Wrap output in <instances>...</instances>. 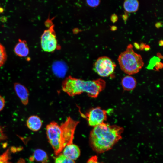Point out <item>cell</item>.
<instances>
[{"label":"cell","mask_w":163,"mask_h":163,"mask_svg":"<svg viewBox=\"0 0 163 163\" xmlns=\"http://www.w3.org/2000/svg\"><path fill=\"white\" fill-rule=\"evenodd\" d=\"M62 154L67 158L74 160L79 156L80 151L77 145L72 143L67 145L64 148Z\"/></svg>","instance_id":"obj_10"},{"label":"cell","mask_w":163,"mask_h":163,"mask_svg":"<svg viewBox=\"0 0 163 163\" xmlns=\"http://www.w3.org/2000/svg\"><path fill=\"white\" fill-rule=\"evenodd\" d=\"M84 117L89 126L94 127L104 122L107 119V112L100 107L91 109Z\"/></svg>","instance_id":"obj_8"},{"label":"cell","mask_w":163,"mask_h":163,"mask_svg":"<svg viewBox=\"0 0 163 163\" xmlns=\"http://www.w3.org/2000/svg\"><path fill=\"white\" fill-rule=\"evenodd\" d=\"M6 136L4 133L2 129L0 126V141L6 139Z\"/></svg>","instance_id":"obj_21"},{"label":"cell","mask_w":163,"mask_h":163,"mask_svg":"<svg viewBox=\"0 0 163 163\" xmlns=\"http://www.w3.org/2000/svg\"><path fill=\"white\" fill-rule=\"evenodd\" d=\"M163 41L162 40H160L159 42V45L161 46H162L163 44Z\"/></svg>","instance_id":"obj_29"},{"label":"cell","mask_w":163,"mask_h":163,"mask_svg":"<svg viewBox=\"0 0 163 163\" xmlns=\"http://www.w3.org/2000/svg\"><path fill=\"white\" fill-rule=\"evenodd\" d=\"M136 81L133 77L127 75L124 77L122 79L121 84L123 89L125 91H130L134 89L136 85Z\"/></svg>","instance_id":"obj_13"},{"label":"cell","mask_w":163,"mask_h":163,"mask_svg":"<svg viewBox=\"0 0 163 163\" xmlns=\"http://www.w3.org/2000/svg\"><path fill=\"white\" fill-rule=\"evenodd\" d=\"M117 29V27L116 26H113L111 27V29L112 30L114 31L116 30Z\"/></svg>","instance_id":"obj_28"},{"label":"cell","mask_w":163,"mask_h":163,"mask_svg":"<svg viewBox=\"0 0 163 163\" xmlns=\"http://www.w3.org/2000/svg\"><path fill=\"white\" fill-rule=\"evenodd\" d=\"M26 124L30 129L32 131H37L41 128L42 122L38 116L33 115L28 117L27 121Z\"/></svg>","instance_id":"obj_12"},{"label":"cell","mask_w":163,"mask_h":163,"mask_svg":"<svg viewBox=\"0 0 163 163\" xmlns=\"http://www.w3.org/2000/svg\"><path fill=\"white\" fill-rule=\"evenodd\" d=\"M14 87L17 95L22 103L24 105H27L29 102V96L27 89L24 85L18 82L14 83Z\"/></svg>","instance_id":"obj_9"},{"label":"cell","mask_w":163,"mask_h":163,"mask_svg":"<svg viewBox=\"0 0 163 163\" xmlns=\"http://www.w3.org/2000/svg\"><path fill=\"white\" fill-rule=\"evenodd\" d=\"M17 163H25V161L24 159L21 158L19 160Z\"/></svg>","instance_id":"obj_24"},{"label":"cell","mask_w":163,"mask_h":163,"mask_svg":"<svg viewBox=\"0 0 163 163\" xmlns=\"http://www.w3.org/2000/svg\"><path fill=\"white\" fill-rule=\"evenodd\" d=\"M134 46L137 49H139L140 47H139V45L138 44V43H134Z\"/></svg>","instance_id":"obj_25"},{"label":"cell","mask_w":163,"mask_h":163,"mask_svg":"<svg viewBox=\"0 0 163 163\" xmlns=\"http://www.w3.org/2000/svg\"><path fill=\"white\" fill-rule=\"evenodd\" d=\"M145 45L144 43H142L139 46L140 49L141 50H143L144 49V48L145 46Z\"/></svg>","instance_id":"obj_23"},{"label":"cell","mask_w":163,"mask_h":163,"mask_svg":"<svg viewBox=\"0 0 163 163\" xmlns=\"http://www.w3.org/2000/svg\"><path fill=\"white\" fill-rule=\"evenodd\" d=\"M79 123L78 121L74 120L69 116L60 125L63 149L67 145L73 143L75 131Z\"/></svg>","instance_id":"obj_5"},{"label":"cell","mask_w":163,"mask_h":163,"mask_svg":"<svg viewBox=\"0 0 163 163\" xmlns=\"http://www.w3.org/2000/svg\"><path fill=\"white\" fill-rule=\"evenodd\" d=\"M48 159V156L46 152L43 150L38 149L34 151L29 159L31 161L35 160L42 163H47Z\"/></svg>","instance_id":"obj_14"},{"label":"cell","mask_w":163,"mask_h":163,"mask_svg":"<svg viewBox=\"0 0 163 163\" xmlns=\"http://www.w3.org/2000/svg\"><path fill=\"white\" fill-rule=\"evenodd\" d=\"M157 56L158 58H162V56L161 55L160 53H158L157 54Z\"/></svg>","instance_id":"obj_27"},{"label":"cell","mask_w":163,"mask_h":163,"mask_svg":"<svg viewBox=\"0 0 163 163\" xmlns=\"http://www.w3.org/2000/svg\"><path fill=\"white\" fill-rule=\"evenodd\" d=\"M106 82L101 78L85 81L71 76L66 78L62 82V91L71 97L85 92L92 98H96L105 88Z\"/></svg>","instance_id":"obj_2"},{"label":"cell","mask_w":163,"mask_h":163,"mask_svg":"<svg viewBox=\"0 0 163 163\" xmlns=\"http://www.w3.org/2000/svg\"><path fill=\"white\" fill-rule=\"evenodd\" d=\"M87 163H101L98 161L97 157L94 156L90 158L88 161Z\"/></svg>","instance_id":"obj_19"},{"label":"cell","mask_w":163,"mask_h":163,"mask_svg":"<svg viewBox=\"0 0 163 163\" xmlns=\"http://www.w3.org/2000/svg\"><path fill=\"white\" fill-rule=\"evenodd\" d=\"M117 60L121 69L128 75L138 73L144 64L141 56L134 51L130 44L120 54Z\"/></svg>","instance_id":"obj_3"},{"label":"cell","mask_w":163,"mask_h":163,"mask_svg":"<svg viewBox=\"0 0 163 163\" xmlns=\"http://www.w3.org/2000/svg\"><path fill=\"white\" fill-rule=\"evenodd\" d=\"M14 50L16 54L21 57L26 56L29 52L26 41L20 39H19L18 42L16 45Z\"/></svg>","instance_id":"obj_11"},{"label":"cell","mask_w":163,"mask_h":163,"mask_svg":"<svg viewBox=\"0 0 163 163\" xmlns=\"http://www.w3.org/2000/svg\"><path fill=\"white\" fill-rule=\"evenodd\" d=\"M10 157L9 150L8 149L0 155V163H11Z\"/></svg>","instance_id":"obj_18"},{"label":"cell","mask_w":163,"mask_h":163,"mask_svg":"<svg viewBox=\"0 0 163 163\" xmlns=\"http://www.w3.org/2000/svg\"><path fill=\"white\" fill-rule=\"evenodd\" d=\"M46 131L49 142L54 149L55 155H58L62 151L61 149L60 126L56 122H51L46 126Z\"/></svg>","instance_id":"obj_4"},{"label":"cell","mask_w":163,"mask_h":163,"mask_svg":"<svg viewBox=\"0 0 163 163\" xmlns=\"http://www.w3.org/2000/svg\"><path fill=\"white\" fill-rule=\"evenodd\" d=\"M55 163H75V162L74 160L68 158L63 154H61L56 158Z\"/></svg>","instance_id":"obj_17"},{"label":"cell","mask_w":163,"mask_h":163,"mask_svg":"<svg viewBox=\"0 0 163 163\" xmlns=\"http://www.w3.org/2000/svg\"><path fill=\"white\" fill-rule=\"evenodd\" d=\"M116 66V64L110 58L103 56L96 60L94 65L93 70L99 76L107 77L112 74Z\"/></svg>","instance_id":"obj_6"},{"label":"cell","mask_w":163,"mask_h":163,"mask_svg":"<svg viewBox=\"0 0 163 163\" xmlns=\"http://www.w3.org/2000/svg\"><path fill=\"white\" fill-rule=\"evenodd\" d=\"M53 26L45 30L41 37V45L45 51L52 52L55 50L57 46V41Z\"/></svg>","instance_id":"obj_7"},{"label":"cell","mask_w":163,"mask_h":163,"mask_svg":"<svg viewBox=\"0 0 163 163\" xmlns=\"http://www.w3.org/2000/svg\"><path fill=\"white\" fill-rule=\"evenodd\" d=\"M7 58V55L5 48L0 43V68L5 64Z\"/></svg>","instance_id":"obj_16"},{"label":"cell","mask_w":163,"mask_h":163,"mask_svg":"<svg viewBox=\"0 0 163 163\" xmlns=\"http://www.w3.org/2000/svg\"><path fill=\"white\" fill-rule=\"evenodd\" d=\"M5 101L4 98L0 95V111H2L5 107Z\"/></svg>","instance_id":"obj_20"},{"label":"cell","mask_w":163,"mask_h":163,"mask_svg":"<svg viewBox=\"0 0 163 163\" xmlns=\"http://www.w3.org/2000/svg\"><path fill=\"white\" fill-rule=\"evenodd\" d=\"M139 2L137 0H126L123 6L125 10L129 13L136 12L138 9Z\"/></svg>","instance_id":"obj_15"},{"label":"cell","mask_w":163,"mask_h":163,"mask_svg":"<svg viewBox=\"0 0 163 163\" xmlns=\"http://www.w3.org/2000/svg\"><path fill=\"white\" fill-rule=\"evenodd\" d=\"M111 19L112 22L113 23L115 22L117 20V17L115 14H113L111 17Z\"/></svg>","instance_id":"obj_22"},{"label":"cell","mask_w":163,"mask_h":163,"mask_svg":"<svg viewBox=\"0 0 163 163\" xmlns=\"http://www.w3.org/2000/svg\"><path fill=\"white\" fill-rule=\"evenodd\" d=\"M150 49V47L149 45H145L144 48V49L145 51H148Z\"/></svg>","instance_id":"obj_26"},{"label":"cell","mask_w":163,"mask_h":163,"mask_svg":"<svg viewBox=\"0 0 163 163\" xmlns=\"http://www.w3.org/2000/svg\"><path fill=\"white\" fill-rule=\"evenodd\" d=\"M123 128L103 123L91 131L89 137L91 146L98 153L110 149L122 138Z\"/></svg>","instance_id":"obj_1"}]
</instances>
